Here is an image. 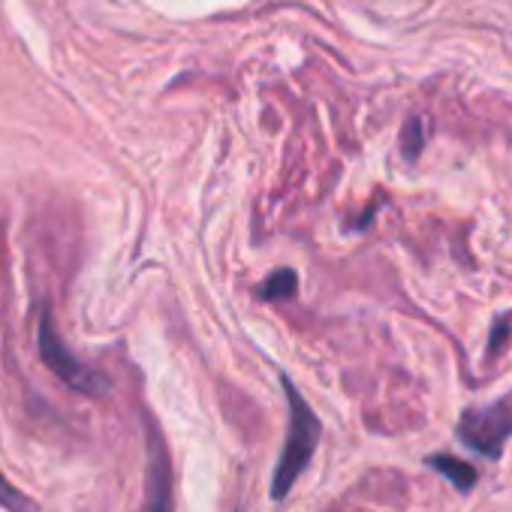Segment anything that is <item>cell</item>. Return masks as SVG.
I'll use <instances>...</instances> for the list:
<instances>
[{"instance_id": "obj_7", "label": "cell", "mask_w": 512, "mask_h": 512, "mask_svg": "<svg viewBox=\"0 0 512 512\" xmlns=\"http://www.w3.org/2000/svg\"><path fill=\"white\" fill-rule=\"evenodd\" d=\"M0 509L4 512H40L34 497H28L19 485H13L0 470Z\"/></svg>"}, {"instance_id": "obj_6", "label": "cell", "mask_w": 512, "mask_h": 512, "mask_svg": "<svg viewBox=\"0 0 512 512\" xmlns=\"http://www.w3.org/2000/svg\"><path fill=\"white\" fill-rule=\"evenodd\" d=\"M299 290V275L293 269H278L263 287H260V299H269V302H284V299H293Z\"/></svg>"}, {"instance_id": "obj_3", "label": "cell", "mask_w": 512, "mask_h": 512, "mask_svg": "<svg viewBox=\"0 0 512 512\" xmlns=\"http://www.w3.org/2000/svg\"><path fill=\"white\" fill-rule=\"evenodd\" d=\"M458 440L488 458H500L512 434V395L497 398L488 407H470L458 419Z\"/></svg>"}, {"instance_id": "obj_1", "label": "cell", "mask_w": 512, "mask_h": 512, "mask_svg": "<svg viewBox=\"0 0 512 512\" xmlns=\"http://www.w3.org/2000/svg\"><path fill=\"white\" fill-rule=\"evenodd\" d=\"M284 392H287V404H290V425H287L284 452L278 458L275 479H272V497L275 500H284L290 494V488L299 482V476L311 464L317 440H320V419L308 407V401L302 398V392L293 386L290 377H284Z\"/></svg>"}, {"instance_id": "obj_5", "label": "cell", "mask_w": 512, "mask_h": 512, "mask_svg": "<svg viewBox=\"0 0 512 512\" xmlns=\"http://www.w3.org/2000/svg\"><path fill=\"white\" fill-rule=\"evenodd\" d=\"M431 470H437L440 476H446L458 491H470L476 485V470L470 464H464L461 458H452V455H431L425 461Z\"/></svg>"}, {"instance_id": "obj_2", "label": "cell", "mask_w": 512, "mask_h": 512, "mask_svg": "<svg viewBox=\"0 0 512 512\" xmlns=\"http://www.w3.org/2000/svg\"><path fill=\"white\" fill-rule=\"evenodd\" d=\"M37 350H40L43 365L61 383H67L73 392H82V395H91V398H100V395L109 392V377L100 374V371H94V368H88L85 362H79L73 356V350L58 338V332H55V326H52V320H49L46 311H43L40 329H37Z\"/></svg>"}, {"instance_id": "obj_8", "label": "cell", "mask_w": 512, "mask_h": 512, "mask_svg": "<svg viewBox=\"0 0 512 512\" xmlns=\"http://www.w3.org/2000/svg\"><path fill=\"white\" fill-rule=\"evenodd\" d=\"M422 145H425V124H422L419 118H410V121L404 124V133H401L404 157H407V160H416L419 151H422Z\"/></svg>"}, {"instance_id": "obj_4", "label": "cell", "mask_w": 512, "mask_h": 512, "mask_svg": "<svg viewBox=\"0 0 512 512\" xmlns=\"http://www.w3.org/2000/svg\"><path fill=\"white\" fill-rule=\"evenodd\" d=\"M148 512H172V467L154 425H148Z\"/></svg>"}]
</instances>
